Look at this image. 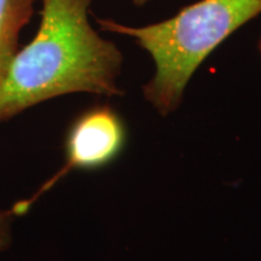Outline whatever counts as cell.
Segmentation results:
<instances>
[{
	"label": "cell",
	"instance_id": "1",
	"mask_svg": "<svg viewBox=\"0 0 261 261\" xmlns=\"http://www.w3.org/2000/svg\"><path fill=\"white\" fill-rule=\"evenodd\" d=\"M35 37L19 48L0 83V123L70 93L120 96L123 56L90 23L93 0H41Z\"/></svg>",
	"mask_w": 261,
	"mask_h": 261
},
{
	"label": "cell",
	"instance_id": "2",
	"mask_svg": "<svg viewBox=\"0 0 261 261\" xmlns=\"http://www.w3.org/2000/svg\"><path fill=\"white\" fill-rule=\"evenodd\" d=\"M261 14V0H197L172 17L146 25L97 18L102 31L132 38L155 64L143 86L145 99L162 116L180 106L200 65L234 32Z\"/></svg>",
	"mask_w": 261,
	"mask_h": 261
},
{
	"label": "cell",
	"instance_id": "3",
	"mask_svg": "<svg viewBox=\"0 0 261 261\" xmlns=\"http://www.w3.org/2000/svg\"><path fill=\"white\" fill-rule=\"evenodd\" d=\"M125 143V123L112 107L104 104L84 112L67 133L65 165L34 195L35 201L73 169L92 171L106 167L121 154Z\"/></svg>",
	"mask_w": 261,
	"mask_h": 261
},
{
	"label": "cell",
	"instance_id": "4",
	"mask_svg": "<svg viewBox=\"0 0 261 261\" xmlns=\"http://www.w3.org/2000/svg\"><path fill=\"white\" fill-rule=\"evenodd\" d=\"M35 0H0V83L17 54L19 34L34 14Z\"/></svg>",
	"mask_w": 261,
	"mask_h": 261
},
{
	"label": "cell",
	"instance_id": "5",
	"mask_svg": "<svg viewBox=\"0 0 261 261\" xmlns=\"http://www.w3.org/2000/svg\"><path fill=\"white\" fill-rule=\"evenodd\" d=\"M14 217L12 211H0V253L11 247Z\"/></svg>",
	"mask_w": 261,
	"mask_h": 261
},
{
	"label": "cell",
	"instance_id": "6",
	"mask_svg": "<svg viewBox=\"0 0 261 261\" xmlns=\"http://www.w3.org/2000/svg\"><path fill=\"white\" fill-rule=\"evenodd\" d=\"M132 2L136 6H144L148 4V3L151 2V0H132Z\"/></svg>",
	"mask_w": 261,
	"mask_h": 261
},
{
	"label": "cell",
	"instance_id": "7",
	"mask_svg": "<svg viewBox=\"0 0 261 261\" xmlns=\"http://www.w3.org/2000/svg\"><path fill=\"white\" fill-rule=\"evenodd\" d=\"M257 50H259L260 55H261V37H260V39H259V41H257Z\"/></svg>",
	"mask_w": 261,
	"mask_h": 261
}]
</instances>
